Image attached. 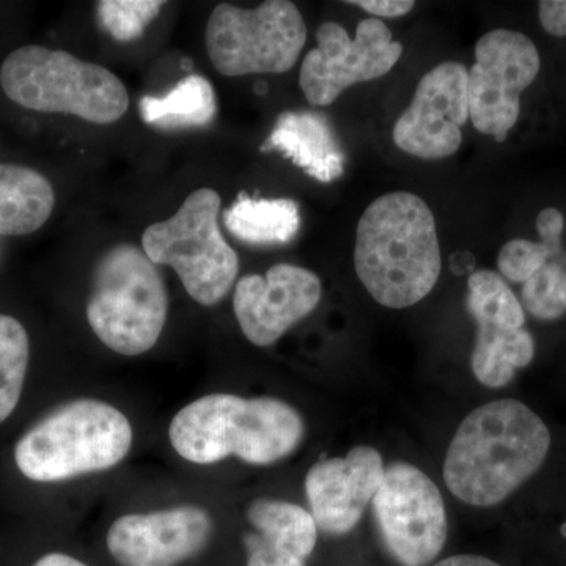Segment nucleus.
<instances>
[{"mask_svg":"<svg viewBox=\"0 0 566 566\" xmlns=\"http://www.w3.org/2000/svg\"><path fill=\"white\" fill-rule=\"evenodd\" d=\"M549 449V430L528 406L513 398L491 401L465 417L453 436L446 485L464 504H501L542 468Z\"/></svg>","mask_w":566,"mask_h":566,"instance_id":"obj_1","label":"nucleus"},{"mask_svg":"<svg viewBox=\"0 0 566 566\" xmlns=\"http://www.w3.org/2000/svg\"><path fill=\"white\" fill-rule=\"evenodd\" d=\"M354 268L385 307L406 308L427 297L442 270L433 211L411 192H390L368 205L357 223Z\"/></svg>","mask_w":566,"mask_h":566,"instance_id":"obj_2","label":"nucleus"},{"mask_svg":"<svg viewBox=\"0 0 566 566\" xmlns=\"http://www.w3.org/2000/svg\"><path fill=\"white\" fill-rule=\"evenodd\" d=\"M303 416L273 397L205 395L178 411L169 427L175 452L193 464H214L229 457L270 465L296 452L304 441Z\"/></svg>","mask_w":566,"mask_h":566,"instance_id":"obj_3","label":"nucleus"},{"mask_svg":"<svg viewBox=\"0 0 566 566\" xmlns=\"http://www.w3.org/2000/svg\"><path fill=\"white\" fill-rule=\"evenodd\" d=\"M128 417L93 398L70 401L33 424L14 449L21 474L33 482H63L107 471L133 446Z\"/></svg>","mask_w":566,"mask_h":566,"instance_id":"obj_4","label":"nucleus"},{"mask_svg":"<svg viewBox=\"0 0 566 566\" xmlns=\"http://www.w3.org/2000/svg\"><path fill=\"white\" fill-rule=\"evenodd\" d=\"M0 85L25 109L74 115L96 125L120 120L129 107L128 91L111 70L39 44L11 52L0 69Z\"/></svg>","mask_w":566,"mask_h":566,"instance_id":"obj_5","label":"nucleus"},{"mask_svg":"<svg viewBox=\"0 0 566 566\" xmlns=\"http://www.w3.org/2000/svg\"><path fill=\"white\" fill-rule=\"evenodd\" d=\"M167 311L166 283L144 249L117 244L99 256L85 314L107 348L128 357L150 352L161 337Z\"/></svg>","mask_w":566,"mask_h":566,"instance_id":"obj_6","label":"nucleus"},{"mask_svg":"<svg viewBox=\"0 0 566 566\" xmlns=\"http://www.w3.org/2000/svg\"><path fill=\"white\" fill-rule=\"evenodd\" d=\"M221 196L197 189L167 221L155 222L142 234V249L158 266L174 268L196 303L212 307L232 290L240 259L219 229Z\"/></svg>","mask_w":566,"mask_h":566,"instance_id":"obj_7","label":"nucleus"},{"mask_svg":"<svg viewBox=\"0 0 566 566\" xmlns=\"http://www.w3.org/2000/svg\"><path fill=\"white\" fill-rule=\"evenodd\" d=\"M207 51L218 73L281 74L296 65L307 28L289 0H268L256 9L219 3L207 24Z\"/></svg>","mask_w":566,"mask_h":566,"instance_id":"obj_8","label":"nucleus"},{"mask_svg":"<svg viewBox=\"0 0 566 566\" xmlns=\"http://www.w3.org/2000/svg\"><path fill=\"white\" fill-rule=\"evenodd\" d=\"M371 505L381 542L397 564L428 566L444 549L449 534L444 499L416 465L390 464Z\"/></svg>","mask_w":566,"mask_h":566,"instance_id":"obj_9","label":"nucleus"},{"mask_svg":"<svg viewBox=\"0 0 566 566\" xmlns=\"http://www.w3.org/2000/svg\"><path fill=\"white\" fill-rule=\"evenodd\" d=\"M539 66V52L524 33L495 29L476 41L475 63L468 71L469 120L476 132L506 139L520 118L521 93Z\"/></svg>","mask_w":566,"mask_h":566,"instance_id":"obj_10","label":"nucleus"},{"mask_svg":"<svg viewBox=\"0 0 566 566\" xmlns=\"http://www.w3.org/2000/svg\"><path fill=\"white\" fill-rule=\"evenodd\" d=\"M316 43L300 73L305 98L316 107L331 106L359 82L385 76L403 54V44L392 40V32L378 18L359 22L354 40L337 22H324L316 31Z\"/></svg>","mask_w":566,"mask_h":566,"instance_id":"obj_11","label":"nucleus"},{"mask_svg":"<svg viewBox=\"0 0 566 566\" xmlns=\"http://www.w3.org/2000/svg\"><path fill=\"white\" fill-rule=\"evenodd\" d=\"M476 324L472 371L483 386L504 387L517 368L527 367L535 356V342L524 329L526 314L504 279L490 270L471 274L465 297Z\"/></svg>","mask_w":566,"mask_h":566,"instance_id":"obj_12","label":"nucleus"},{"mask_svg":"<svg viewBox=\"0 0 566 566\" xmlns=\"http://www.w3.org/2000/svg\"><path fill=\"white\" fill-rule=\"evenodd\" d=\"M469 120L468 70L444 62L424 74L415 98L395 123L392 139L400 150L422 159L455 155Z\"/></svg>","mask_w":566,"mask_h":566,"instance_id":"obj_13","label":"nucleus"},{"mask_svg":"<svg viewBox=\"0 0 566 566\" xmlns=\"http://www.w3.org/2000/svg\"><path fill=\"white\" fill-rule=\"evenodd\" d=\"M214 532L210 513L196 505L132 513L107 531L111 556L120 566H178L203 553Z\"/></svg>","mask_w":566,"mask_h":566,"instance_id":"obj_14","label":"nucleus"},{"mask_svg":"<svg viewBox=\"0 0 566 566\" xmlns=\"http://www.w3.org/2000/svg\"><path fill=\"white\" fill-rule=\"evenodd\" d=\"M322 281L305 268L275 264L266 275H244L237 283L233 311L251 344L271 346L315 311Z\"/></svg>","mask_w":566,"mask_h":566,"instance_id":"obj_15","label":"nucleus"},{"mask_svg":"<svg viewBox=\"0 0 566 566\" xmlns=\"http://www.w3.org/2000/svg\"><path fill=\"white\" fill-rule=\"evenodd\" d=\"M385 472L381 453L368 446L312 465L305 476V495L316 527L327 535L349 534L374 501Z\"/></svg>","mask_w":566,"mask_h":566,"instance_id":"obj_16","label":"nucleus"},{"mask_svg":"<svg viewBox=\"0 0 566 566\" xmlns=\"http://www.w3.org/2000/svg\"><path fill=\"white\" fill-rule=\"evenodd\" d=\"M248 566H305L318 538L311 512L292 502L256 499L248 509Z\"/></svg>","mask_w":566,"mask_h":566,"instance_id":"obj_17","label":"nucleus"},{"mask_svg":"<svg viewBox=\"0 0 566 566\" xmlns=\"http://www.w3.org/2000/svg\"><path fill=\"white\" fill-rule=\"evenodd\" d=\"M260 150L282 153L319 182H333L344 174L340 144L327 118L316 112H283Z\"/></svg>","mask_w":566,"mask_h":566,"instance_id":"obj_18","label":"nucleus"},{"mask_svg":"<svg viewBox=\"0 0 566 566\" xmlns=\"http://www.w3.org/2000/svg\"><path fill=\"white\" fill-rule=\"evenodd\" d=\"M55 193L44 175L29 167L0 164V234L21 237L46 223Z\"/></svg>","mask_w":566,"mask_h":566,"instance_id":"obj_19","label":"nucleus"},{"mask_svg":"<svg viewBox=\"0 0 566 566\" xmlns=\"http://www.w3.org/2000/svg\"><path fill=\"white\" fill-rule=\"evenodd\" d=\"M223 222L245 244H286L300 232V207L292 199H253L241 192L223 212Z\"/></svg>","mask_w":566,"mask_h":566,"instance_id":"obj_20","label":"nucleus"},{"mask_svg":"<svg viewBox=\"0 0 566 566\" xmlns=\"http://www.w3.org/2000/svg\"><path fill=\"white\" fill-rule=\"evenodd\" d=\"M214 88L203 76L185 77L163 96H144L139 103L142 120L161 129L200 128L214 118Z\"/></svg>","mask_w":566,"mask_h":566,"instance_id":"obj_21","label":"nucleus"},{"mask_svg":"<svg viewBox=\"0 0 566 566\" xmlns=\"http://www.w3.org/2000/svg\"><path fill=\"white\" fill-rule=\"evenodd\" d=\"M29 335L17 318L0 315V423L6 422L18 403L28 374Z\"/></svg>","mask_w":566,"mask_h":566,"instance_id":"obj_22","label":"nucleus"},{"mask_svg":"<svg viewBox=\"0 0 566 566\" xmlns=\"http://www.w3.org/2000/svg\"><path fill=\"white\" fill-rule=\"evenodd\" d=\"M524 307L535 318L554 322L566 312V271L547 262L523 286Z\"/></svg>","mask_w":566,"mask_h":566,"instance_id":"obj_23","label":"nucleus"},{"mask_svg":"<svg viewBox=\"0 0 566 566\" xmlns=\"http://www.w3.org/2000/svg\"><path fill=\"white\" fill-rule=\"evenodd\" d=\"M161 0H102L96 6L99 24L117 41L139 39L163 10Z\"/></svg>","mask_w":566,"mask_h":566,"instance_id":"obj_24","label":"nucleus"},{"mask_svg":"<svg viewBox=\"0 0 566 566\" xmlns=\"http://www.w3.org/2000/svg\"><path fill=\"white\" fill-rule=\"evenodd\" d=\"M551 253L542 243L528 240H513L502 245L497 256L501 274L510 282L526 283L542 270Z\"/></svg>","mask_w":566,"mask_h":566,"instance_id":"obj_25","label":"nucleus"},{"mask_svg":"<svg viewBox=\"0 0 566 566\" xmlns=\"http://www.w3.org/2000/svg\"><path fill=\"white\" fill-rule=\"evenodd\" d=\"M564 214L557 208H546L536 218V230H538L542 244L545 245L551 255H558L562 252L560 238L564 233Z\"/></svg>","mask_w":566,"mask_h":566,"instance_id":"obj_26","label":"nucleus"},{"mask_svg":"<svg viewBox=\"0 0 566 566\" xmlns=\"http://www.w3.org/2000/svg\"><path fill=\"white\" fill-rule=\"evenodd\" d=\"M349 6L360 7L378 18H400L415 9L412 0H349Z\"/></svg>","mask_w":566,"mask_h":566,"instance_id":"obj_27","label":"nucleus"},{"mask_svg":"<svg viewBox=\"0 0 566 566\" xmlns=\"http://www.w3.org/2000/svg\"><path fill=\"white\" fill-rule=\"evenodd\" d=\"M538 13L547 33L566 36V0H543L539 2Z\"/></svg>","mask_w":566,"mask_h":566,"instance_id":"obj_28","label":"nucleus"},{"mask_svg":"<svg viewBox=\"0 0 566 566\" xmlns=\"http://www.w3.org/2000/svg\"><path fill=\"white\" fill-rule=\"evenodd\" d=\"M433 566H502V565H499L497 562L490 560V558H486V557L469 556V554H465V556L447 557V558H444V560L438 562V564H434Z\"/></svg>","mask_w":566,"mask_h":566,"instance_id":"obj_29","label":"nucleus"},{"mask_svg":"<svg viewBox=\"0 0 566 566\" xmlns=\"http://www.w3.org/2000/svg\"><path fill=\"white\" fill-rule=\"evenodd\" d=\"M33 566H87L82 564L77 558L66 556L62 553H51L48 556L41 557Z\"/></svg>","mask_w":566,"mask_h":566,"instance_id":"obj_30","label":"nucleus"},{"mask_svg":"<svg viewBox=\"0 0 566 566\" xmlns=\"http://www.w3.org/2000/svg\"><path fill=\"white\" fill-rule=\"evenodd\" d=\"M474 256L469 252H457L455 255H452V259H450V268H452L455 274L468 273V271L474 268Z\"/></svg>","mask_w":566,"mask_h":566,"instance_id":"obj_31","label":"nucleus"}]
</instances>
